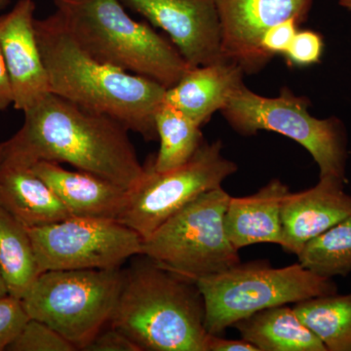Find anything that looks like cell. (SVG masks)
<instances>
[{"label": "cell", "instance_id": "cell-1", "mask_svg": "<svg viewBox=\"0 0 351 351\" xmlns=\"http://www.w3.org/2000/svg\"><path fill=\"white\" fill-rule=\"evenodd\" d=\"M24 114L19 130L0 144V163L29 168L39 161L68 163L129 191L144 178L145 166L128 129L112 117L54 93Z\"/></svg>", "mask_w": 351, "mask_h": 351}, {"label": "cell", "instance_id": "cell-2", "mask_svg": "<svg viewBox=\"0 0 351 351\" xmlns=\"http://www.w3.org/2000/svg\"><path fill=\"white\" fill-rule=\"evenodd\" d=\"M34 25L51 93L108 115L145 140L157 137L156 115L165 87L90 56L56 13L36 19Z\"/></svg>", "mask_w": 351, "mask_h": 351}, {"label": "cell", "instance_id": "cell-3", "mask_svg": "<svg viewBox=\"0 0 351 351\" xmlns=\"http://www.w3.org/2000/svg\"><path fill=\"white\" fill-rule=\"evenodd\" d=\"M124 270L108 326L142 351H207L205 304L197 283L147 257Z\"/></svg>", "mask_w": 351, "mask_h": 351}, {"label": "cell", "instance_id": "cell-4", "mask_svg": "<svg viewBox=\"0 0 351 351\" xmlns=\"http://www.w3.org/2000/svg\"><path fill=\"white\" fill-rule=\"evenodd\" d=\"M75 43L101 63L145 76L166 89L191 68L172 41L127 13L121 0H53Z\"/></svg>", "mask_w": 351, "mask_h": 351}, {"label": "cell", "instance_id": "cell-5", "mask_svg": "<svg viewBox=\"0 0 351 351\" xmlns=\"http://www.w3.org/2000/svg\"><path fill=\"white\" fill-rule=\"evenodd\" d=\"M205 304V328L221 336L252 314L338 293L332 278L316 276L299 262L285 267L267 261L240 262L234 267L196 280Z\"/></svg>", "mask_w": 351, "mask_h": 351}, {"label": "cell", "instance_id": "cell-6", "mask_svg": "<svg viewBox=\"0 0 351 351\" xmlns=\"http://www.w3.org/2000/svg\"><path fill=\"white\" fill-rule=\"evenodd\" d=\"M311 101L283 87L274 98L241 85L221 110L226 122L241 136L276 132L295 141L313 156L319 178L346 182L348 135L338 117L316 119L308 112Z\"/></svg>", "mask_w": 351, "mask_h": 351}, {"label": "cell", "instance_id": "cell-7", "mask_svg": "<svg viewBox=\"0 0 351 351\" xmlns=\"http://www.w3.org/2000/svg\"><path fill=\"white\" fill-rule=\"evenodd\" d=\"M124 269H64L41 272L21 299L27 315L84 350L108 325Z\"/></svg>", "mask_w": 351, "mask_h": 351}, {"label": "cell", "instance_id": "cell-8", "mask_svg": "<svg viewBox=\"0 0 351 351\" xmlns=\"http://www.w3.org/2000/svg\"><path fill=\"white\" fill-rule=\"evenodd\" d=\"M230 197L221 186L198 196L143 240L142 256L195 281L234 267L241 261L223 221Z\"/></svg>", "mask_w": 351, "mask_h": 351}, {"label": "cell", "instance_id": "cell-9", "mask_svg": "<svg viewBox=\"0 0 351 351\" xmlns=\"http://www.w3.org/2000/svg\"><path fill=\"white\" fill-rule=\"evenodd\" d=\"M221 141L203 142L186 163L156 172L152 163L145 166L142 181L130 191L128 204L119 221L147 239L164 221L196 199L218 189L234 174L237 164L223 156Z\"/></svg>", "mask_w": 351, "mask_h": 351}, {"label": "cell", "instance_id": "cell-10", "mask_svg": "<svg viewBox=\"0 0 351 351\" xmlns=\"http://www.w3.org/2000/svg\"><path fill=\"white\" fill-rule=\"evenodd\" d=\"M39 271L120 269L142 256L143 239L119 219L69 218L27 228Z\"/></svg>", "mask_w": 351, "mask_h": 351}, {"label": "cell", "instance_id": "cell-11", "mask_svg": "<svg viewBox=\"0 0 351 351\" xmlns=\"http://www.w3.org/2000/svg\"><path fill=\"white\" fill-rule=\"evenodd\" d=\"M221 31V59L239 64L244 75H254L270 62L263 53V34L283 21L304 23L313 0H214Z\"/></svg>", "mask_w": 351, "mask_h": 351}, {"label": "cell", "instance_id": "cell-12", "mask_svg": "<svg viewBox=\"0 0 351 351\" xmlns=\"http://www.w3.org/2000/svg\"><path fill=\"white\" fill-rule=\"evenodd\" d=\"M126 8L163 29L189 66L218 62L221 31L214 0H121Z\"/></svg>", "mask_w": 351, "mask_h": 351}, {"label": "cell", "instance_id": "cell-13", "mask_svg": "<svg viewBox=\"0 0 351 351\" xmlns=\"http://www.w3.org/2000/svg\"><path fill=\"white\" fill-rule=\"evenodd\" d=\"M36 3L19 0L0 16V46L10 76L13 107L25 112L51 93L36 34Z\"/></svg>", "mask_w": 351, "mask_h": 351}, {"label": "cell", "instance_id": "cell-14", "mask_svg": "<svg viewBox=\"0 0 351 351\" xmlns=\"http://www.w3.org/2000/svg\"><path fill=\"white\" fill-rule=\"evenodd\" d=\"M345 184L319 178L313 188L289 191L281 205L284 251L298 255L309 240L351 216V195L343 189Z\"/></svg>", "mask_w": 351, "mask_h": 351}, {"label": "cell", "instance_id": "cell-15", "mask_svg": "<svg viewBox=\"0 0 351 351\" xmlns=\"http://www.w3.org/2000/svg\"><path fill=\"white\" fill-rule=\"evenodd\" d=\"M32 169L61 200L71 216L119 219L130 191L84 171L64 169L60 163L39 161Z\"/></svg>", "mask_w": 351, "mask_h": 351}, {"label": "cell", "instance_id": "cell-16", "mask_svg": "<svg viewBox=\"0 0 351 351\" xmlns=\"http://www.w3.org/2000/svg\"><path fill=\"white\" fill-rule=\"evenodd\" d=\"M243 76L239 64L226 60L191 66L177 84L166 90L164 101L202 126L244 84Z\"/></svg>", "mask_w": 351, "mask_h": 351}, {"label": "cell", "instance_id": "cell-17", "mask_svg": "<svg viewBox=\"0 0 351 351\" xmlns=\"http://www.w3.org/2000/svg\"><path fill=\"white\" fill-rule=\"evenodd\" d=\"M289 188L274 179L255 195L230 197L225 213V228L237 250L258 243L282 244L281 205Z\"/></svg>", "mask_w": 351, "mask_h": 351}, {"label": "cell", "instance_id": "cell-18", "mask_svg": "<svg viewBox=\"0 0 351 351\" xmlns=\"http://www.w3.org/2000/svg\"><path fill=\"white\" fill-rule=\"evenodd\" d=\"M0 207L27 228L71 217L61 200L32 168L0 163Z\"/></svg>", "mask_w": 351, "mask_h": 351}, {"label": "cell", "instance_id": "cell-19", "mask_svg": "<svg viewBox=\"0 0 351 351\" xmlns=\"http://www.w3.org/2000/svg\"><path fill=\"white\" fill-rule=\"evenodd\" d=\"M232 327L258 351H327L302 322L294 307H269L239 321Z\"/></svg>", "mask_w": 351, "mask_h": 351}, {"label": "cell", "instance_id": "cell-20", "mask_svg": "<svg viewBox=\"0 0 351 351\" xmlns=\"http://www.w3.org/2000/svg\"><path fill=\"white\" fill-rule=\"evenodd\" d=\"M0 269L8 294L20 300L40 274L29 230L1 207Z\"/></svg>", "mask_w": 351, "mask_h": 351}, {"label": "cell", "instance_id": "cell-21", "mask_svg": "<svg viewBox=\"0 0 351 351\" xmlns=\"http://www.w3.org/2000/svg\"><path fill=\"white\" fill-rule=\"evenodd\" d=\"M294 309L327 351H351V293L311 298Z\"/></svg>", "mask_w": 351, "mask_h": 351}, {"label": "cell", "instance_id": "cell-22", "mask_svg": "<svg viewBox=\"0 0 351 351\" xmlns=\"http://www.w3.org/2000/svg\"><path fill=\"white\" fill-rule=\"evenodd\" d=\"M156 127L160 147L151 163L156 172H166L186 163L204 142L201 126L165 101L157 110Z\"/></svg>", "mask_w": 351, "mask_h": 351}, {"label": "cell", "instance_id": "cell-23", "mask_svg": "<svg viewBox=\"0 0 351 351\" xmlns=\"http://www.w3.org/2000/svg\"><path fill=\"white\" fill-rule=\"evenodd\" d=\"M298 260L316 276L332 278L351 274V216L309 240Z\"/></svg>", "mask_w": 351, "mask_h": 351}, {"label": "cell", "instance_id": "cell-24", "mask_svg": "<svg viewBox=\"0 0 351 351\" xmlns=\"http://www.w3.org/2000/svg\"><path fill=\"white\" fill-rule=\"evenodd\" d=\"M7 350L75 351L77 348L49 325L29 318Z\"/></svg>", "mask_w": 351, "mask_h": 351}, {"label": "cell", "instance_id": "cell-25", "mask_svg": "<svg viewBox=\"0 0 351 351\" xmlns=\"http://www.w3.org/2000/svg\"><path fill=\"white\" fill-rule=\"evenodd\" d=\"M324 51V40L319 32L299 29L284 56L288 63L297 66H308L320 63Z\"/></svg>", "mask_w": 351, "mask_h": 351}, {"label": "cell", "instance_id": "cell-26", "mask_svg": "<svg viewBox=\"0 0 351 351\" xmlns=\"http://www.w3.org/2000/svg\"><path fill=\"white\" fill-rule=\"evenodd\" d=\"M29 319L20 299L11 295L0 298V351L7 350Z\"/></svg>", "mask_w": 351, "mask_h": 351}, {"label": "cell", "instance_id": "cell-27", "mask_svg": "<svg viewBox=\"0 0 351 351\" xmlns=\"http://www.w3.org/2000/svg\"><path fill=\"white\" fill-rule=\"evenodd\" d=\"M302 23L295 18L283 21L270 27L263 34L261 47L267 57L272 59L276 55L283 54L287 51L295 34L299 31Z\"/></svg>", "mask_w": 351, "mask_h": 351}, {"label": "cell", "instance_id": "cell-28", "mask_svg": "<svg viewBox=\"0 0 351 351\" xmlns=\"http://www.w3.org/2000/svg\"><path fill=\"white\" fill-rule=\"evenodd\" d=\"M85 351H142L124 332L108 326L103 329L86 346Z\"/></svg>", "mask_w": 351, "mask_h": 351}, {"label": "cell", "instance_id": "cell-29", "mask_svg": "<svg viewBox=\"0 0 351 351\" xmlns=\"http://www.w3.org/2000/svg\"><path fill=\"white\" fill-rule=\"evenodd\" d=\"M207 351H258L255 346L245 339H228L210 334Z\"/></svg>", "mask_w": 351, "mask_h": 351}, {"label": "cell", "instance_id": "cell-30", "mask_svg": "<svg viewBox=\"0 0 351 351\" xmlns=\"http://www.w3.org/2000/svg\"><path fill=\"white\" fill-rule=\"evenodd\" d=\"M13 106V91L10 76L0 46V112Z\"/></svg>", "mask_w": 351, "mask_h": 351}, {"label": "cell", "instance_id": "cell-31", "mask_svg": "<svg viewBox=\"0 0 351 351\" xmlns=\"http://www.w3.org/2000/svg\"><path fill=\"white\" fill-rule=\"evenodd\" d=\"M8 294V289H7L5 281H4L3 276H2L1 269H0V298Z\"/></svg>", "mask_w": 351, "mask_h": 351}, {"label": "cell", "instance_id": "cell-32", "mask_svg": "<svg viewBox=\"0 0 351 351\" xmlns=\"http://www.w3.org/2000/svg\"><path fill=\"white\" fill-rule=\"evenodd\" d=\"M339 4L343 8L351 11V0H339Z\"/></svg>", "mask_w": 351, "mask_h": 351}, {"label": "cell", "instance_id": "cell-33", "mask_svg": "<svg viewBox=\"0 0 351 351\" xmlns=\"http://www.w3.org/2000/svg\"><path fill=\"white\" fill-rule=\"evenodd\" d=\"M11 0H0V11L4 10L10 4Z\"/></svg>", "mask_w": 351, "mask_h": 351}]
</instances>
